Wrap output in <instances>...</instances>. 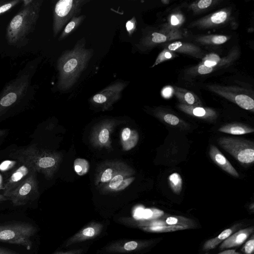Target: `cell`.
Here are the masks:
<instances>
[{"label":"cell","mask_w":254,"mask_h":254,"mask_svg":"<svg viewBox=\"0 0 254 254\" xmlns=\"http://www.w3.org/2000/svg\"><path fill=\"white\" fill-rule=\"evenodd\" d=\"M39 58L28 62L17 76L5 84L0 92V117L22 102L31 99L35 92L32 79Z\"/></svg>","instance_id":"cell-1"},{"label":"cell","mask_w":254,"mask_h":254,"mask_svg":"<svg viewBox=\"0 0 254 254\" xmlns=\"http://www.w3.org/2000/svg\"><path fill=\"white\" fill-rule=\"evenodd\" d=\"M85 43L83 38L72 49L64 52L59 58L57 86L60 90L66 91L71 88L86 67L93 51L85 47Z\"/></svg>","instance_id":"cell-2"},{"label":"cell","mask_w":254,"mask_h":254,"mask_svg":"<svg viewBox=\"0 0 254 254\" xmlns=\"http://www.w3.org/2000/svg\"><path fill=\"white\" fill-rule=\"evenodd\" d=\"M43 0H32L11 19L6 30L5 37L8 44L20 46L33 32L39 17Z\"/></svg>","instance_id":"cell-3"},{"label":"cell","mask_w":254,"mask_h":254,"mask_svg":"<svg viewBox=\"0 0 254 254\" xmlns=\"http://www.w3.org/2000/svg\"><path fill=\"white\" fill-rule=\"evenodd\" d=\"M37 232L36 227L25 222L0 225V242L21 245L30 250L32 246L31 239Z\"/></svg>","instance_id":"cell-4"},{"label":"cell","mask_w":254,"mask_h":254,"mask_svg":"<svg viewBox=\"0 0 254 254\" xmlns=\"http://www.w3.org/2000/svg\"><path fill=\"white\" fill-rule=\"evenodd\" d=\"M218 143L224 150L243 164H250L254 161V144L253 141L242 138L222 137Z\"/></svg>","instance_id":"cell-5"},{"label":"cell","mask_w":254,"mask_h":254,"mask_svg":"<svg viewBox=\"0 0 254 254\" xmlns=\"http://www.w3.org/2000/svg\"><path fill=\"white\" fill-rule=\"evenodd\" d=\"M88 1L85 0H60L54 9L53 30L56 37L63 26L71 18L79 14L82 6Z\"/></svg>","instance_id":"cell-6"},{"label":"cell","mask_w":254,"mask_h":254,"mask_svg":"<svg viewBox=\"0 0 254 254\" xmlns=\"http://www.w3.org/2000/svg\"><path fill=\"white\" fill-rule=\"evenodd\" d=\"M10 156L19 162H26L31 165L38 172L46 171L56 164L53 157L43 153L34 145L16 150Z\"/></svg>","instance_id":"cell-7"},{"label":"cell","mask_w":254,"mask_h":254,"mask_svg":"<svg viewBox=\"0 0 254 254\" xmlns=\"http://www.w3.org/2000/svg\"><path fill=\"white\" fill-rule=\"evenodd\" d=\"M38 194L36 172H35L16 188L3 195L10 200L13 205L18 206L34 201Z\"/></svg>","instance_id":"cell-8"},{"label":"cell","mask_w":254,"mask_h":254,"mask_svg":"<svg viewBox=\"0 0 254 254\" xmlns=\"http://www.w3.org/2000/svg\"><path fill=\"white\" fill-rule=\"evenodd\" d=\"M157 241L151 240H124L114 241L103 247L102 254H132L150 248Z\"/></svg>","instance_id":"cell-9"},{"label":"cell","mask_w":254,"mask_h":254,"mask_svg":"<svg viewBox=\"0 0 254 254\" xmlns=\"http://www.w3.org/2000/svg\"><path fill=\"white\" fill-rule=\"evenodd\" d=\"M19 166L5 181L3 187V195L12 191L32 174L37 172L31 165L26 162H20Z\"/></svg>","instance_id":"cell-10"},{"label":"cell","mask_w":254,"mask_h":254,"mask_svg":"<svg viewBox=\"0 0 254 254\" xmlns=\"http://www.w3.org/2000/svg\"><path fill=\"white\" fill-rule=\"evenodd\" d=\"M103 227V224L100 222H92L69 238L65 243L64 247L94 239L101 235Z\"/></svg>","instance_id":"cell-11"},{"label":"cell","mask_w":254,"mask_h":254,"mask_svg":"<svg viewBox=\"0 0 254 254\" xmlns=\"http://www.w3.org/2000/svg\"><path fill=\"white\" fill-rule=\"evenodd\" d=\"M254 231L253 226L238 230L220 244L219 249H230L242 245L254 234Z\"/></svg>","instance_id":"cell-12"},{"label":"cell","mask_w":254,"mask_h":254,"mask_svg":"<svg viewBox=\"0 0 254 254\" xmlns=\"http://www.w3.org/2000/svg\"><path fill=\"white\" fill-rule=\"evenodd\" d=\"M209 154L213 162L226 172L233 177L236 178L239 177L236 169L215 145L210 146Z\"/></svg>","instance_id":"cell-13"},{"label":"cell","mask_w":254,"mask_h":254,"mask_svg":"<svg viewBox=\"0 0 254 254\" xmlns=\"http://www.w3.org/2000/svg\"><path fill=\"white\" fill-rule=\"evenodd\" d=\"M242 225L243 224L241 223H237L231 227L224 230L217 236L207 240L203 245V250L207 251L216 248L231 235L239 230Z\"/></svg>","instance_id":"cell-14"},{"label":"cell","mask_w":254,"mask_h":254,"mask_svg":"<svg viewBox=\"0 0 254 254\" xmlns=\"http://www.w3.org/2000/svg\"><path fill=\"white\" fill-rule=\"evenodd\" d=\"M125 83L117 82L106 87L100 92L95 94L93 97L94 102L98 104L106 103L108 97L117 98L125 87Z\"/></svg>","instance_id":"cell-15"},{"label":"cell","mask_w":254,"mask_h":254,"mask_svg":"<svg viewBox=\"0 0 254 254\" xmlns=\"http://www.w3.org/2000/svg\"><path fill=\"white\" fill-rule=\"evenodd\" d=\"M159 218L168 225L181 226L186 229H194L197 227V224L193 220L184 216H162Z\"/></svg>","instance_id":"cell-16"},{"label":"cell","mask_w":254,"mask_h":254,"mask_svg":"<svg viewBox=\"0 0 254 254\" xmlns=\"http://www.w3.org/2000/svg\"><path fill=\"white\" fill-rule=\"evenodd\" d=\"M181 109L185 113L202 119L211 121L215 119V112L209 109L202 107H191L187 106H182Z\"/></svg>","instance_id":"cell-17"},{"label":"cell","mask_w":254,"mask_h":254,"mask_svg":"<svg viewBox=\"0 0 254 254\" xmlns=\"http://www.w3.org/2000/svg\"><path fill=\"white\" fill-rule=\"evenodd\" d=\"M218 131L233 135H242L254 131L253 128L241 123H230L221 126Z\"/></svg>","instance_id":"cell-18"},{"label":"cell","mask_w":254,"mask_h":254,"mask_svg":"<svg viewBox=\"0 0 254 254\" xmlns=\"http://www.w3.org/2000/svg\"><path fill=\"white\" fill-rule=\"evenodd\" d=\"M85 16L84 15L76 16L72 17L71 19L67 23L64 29L61 33L59 40H62L67 37L75 28H77L80 24L85 19Z\"/></svg>","instance_id":"cell-19"},{"label":"cell","mask_w":254,"mask_h":254,"mask_svg":"<svg viewBox=\"0 0 254 254\" xmlns=\"http://www.w3.org/2000/svg\"><path fill=\"white\" fill-rule=\"evenodd\" d=\"M142 231L150 233H166L186 230V228L181 226L163 225L148 226L140 228Z\"/></svg>","instance_id":"cell-20"},{"label":"cell","mask_w":254,"mask_h":254,"mask_svg":"<svg viewBox=\"0 0 254 254\" xmlns=\"http://www.w3.org/2000/svg\"><path fill=\"white\" fill-rule=\"evenodd\" d=\"M169 184L173 192L176 194H180L183 186L182 179L177 173H174L169 177Z\"/></svg>","instance_id":"cell-21"},{"label":"cell","mask_w":254,"mask_h":254,"mask_svg":"<svg viewBox=\"0 0 254 254\" xmlns=\"http://www.w3.org/2000/svg\"><path fill=\"white\" fill-rule=\"evenodd\" d=\"M235 100L236 104L242 108L252 110L254 108V101L250 97L244 94L237 95Z\"/></svg>","instance_id":"cell-22"},{"label":"cell","mask_w":254,"mask_h":254,"mask_svg":"<svg viewBox=\"0 0 254 254\" xmlns=\"http://www.w3.org/2000/svg\"><path fill=\"white\" fill-rule=\"evenodd\" d=\"M74 168L78 175L83 176L88 172L89 164L86 159L77 158L74 161Z\"/></svg>","instance_id":"cell-23"},{"label":"cell","mask_w":254,"mask_h":254,"mask_svg":"<svg viewBox=\"0 0 254 254\" xmlns=\"http://www.w3.org/2000/svg\"><path fill=\"white\" fill-rule=\"evenodd\" d=\"M138 140V134L135 130L130 132L129 138L126 141H122L123 149L125 150H129L134 147Z\"/></svg>","instance_id":"cell-24"},{"label":"cell","mask_w":254,"mask_h":254,"mask_svg":"<svg viewBox=\"0 0 254 254\" xmlns=\"http://www.w3.org/2000/svg\"><path fill=\"white\" fill-rule=\"evenodd\" d=\"M22 2V0H4L0 1V15L8 11L15 5L19 2Z\"/></svg>","instance_id":"cell-25"},{"label":"cell","mask_w":254,"mask_h":254,"mask_svg":"<svg viewBox=\"0 0 254 254\" xmlns=\"http://www.w3.org/2000/svg\"><path fill=\"white\" fill-rule=\"evenodd\" d=\"M241 251L242 254H254V235L253 234L244 243Z\"/></svg>","instance_id":"cell-26"},{"label":"cell","mask_w":254,"mask_h":254,"mask_svg":"<svg viewBox=\"0 0 254 254\" xmlns=\"http://www.w3.org/2000/svg\"><path fill=\"white\" fill-rule=\"evenodd\" d=\"M227 18V13L224 11H219L212 15L211 20L216 24H219L224 22Z\"/></svg>","instance_id":"cell-27"},{"label":"cell","mask_w":254,"mask_h":254,"mask_svg":"<svg viewBox=\"0 0 254 254\" xmlns=\"http://www.w3.org/2000/svg\"><path fill=\"white\" fill-rule=\"evenodd\" d=\"M164 121L172 126H178L180 124V120L177 116L171 114H167L163 117Z\"/></svg>","instance_id":"cell-28"},{"label":"cell","mask_w":254,"mask_h":254,"mask_svg":"<svg viewBox=\"0 0 254 254\" xmlns=\"http://www.w3.org/2000/svg\"><path fill=\"white\" fill-rule=\"evenodd\" d=\"M123 180V177L121 175H118L115 176L110 181L109 183V187L112 189L115 190L121 183Z\"/></svg>","instance_id":"cell-29"},{"label":"cell","mask_w":254,"mask_h":254,"mask_svg":"<svg viewBox=\"0 0 254 254\" xmlns=\"http://www.w3.org/2000/svg\"><path fill=\"white\" fill-rule=\"evenodd\" d=\"M151 36L152 41L155 43H163L167 40L166 36L159 33L154 32Z\"/></svg>","instance_id":"cell-30"},{"label":"cell","mask_w":254,"mask_h":254,"mask_svg":"<svg viewBox=\"0 0 254 254\" xmlns=\"http://www.w3.org/2000/svg\"><path fill=\"white\" fill-rule=\"evenodd\" d=\"M134 180V177H130L125 180H123L120 185L115 189L116 190H122L128 187Z\"/></svg>","instance_id":"cell-31"},{"label":"cell","mask_w":254,"mask_h":254,"mask_svg":"<svg viewBox=\"0 0 254 254\" xmlns=\"http://www.w3.org/2000/svg\"><path fill=\"white\" fill-rule=\"evenodd\" d=\"M109 137V132L107 129H103L99 134V140L101 143H106Z\"/></svg>","instance_id":"cell-32"},{"label":"cell","mask_w":254,"mask_h":254,"mask_svg":"<svg viewBox=\"0 0 254 254\" xmlns=\"http://www.w3.org/2000/svg\"><path fill=\"white\" fill-rule=\"evenodd\" d=\"M113 171L110 168H108L104 171L101 177V181L102 182H107L110 181Z\"/></svg>","instance_id":"cell-33"},{"label":"cell","mask_w":254,"mask_h":254,"mask_svg":"<svg viewBox=\"0 0 254 254\" xmlns=\"http://www.w3.org/2000/svg\"><path fill=\"white\" fill-rule=\"evenodd\" d=\"M227 40V38L225 36L219 35L213 37L211 41L215 44H221L225 43Z\"/></svg>","instance_id":"cell-34"},{"label":"cell","mask_w":254,"mask_h":254,"mask_svg":"<svg viewBox=\"0 0 254 254\" xmlns=\"http://www.w3.org/2000/svg\"><path fill=\"white\" fill-rule=\"evenodd\" d=\"M126 29L127 31L128 32L129 35L133 32L135 27V20H133V18L130 20H128L126 23Z\"/></svg>","instance_id":"cell-35"},{"label":"cell","mask_w":254,"mask_h":254,"mask_svg":"<svg viewBox=\"0 0 254 254\" xmlns=\"http://www.w3.org/2000/svg\"><path fill=\"white\" fill-rule=\"evenodd\" d=\"M212 71L211 67H208L205 65H201L198 68V72L201 74H204L210 73Z\"/></svg>","instance_id":"cell-36"},{"label":"cell","mask_w":254,"mask_h":254,"mask_svg":"<svg viewBox=\"0 0 254 254\" xmlns=\"http://www.w3.org/2000/svg\"><path fill=\"white\" fill-rule=\"evenodd\" d=\"M83 250L82 249L71 250L65 252H58L54 254H83Z\"/></svg>","instance_id":"cell-37"},{"label":"cell","mask_w":254,"mask_h":254,"mask_svg":"<svg viewBox=\"0 0 254 254\" xmlns=\"http://www.w3.org/2000/svg\"><path fill=\"white\" fill-rule=\"evenodd\" d=\"M184 98L186 102L189 105H193L195 102L193 95L190 92L185 94Z\"/></svg>","instance_id":"cell-38"},{"label":"cell","mask_w":254,"mask_h":254,"mask_svg":"<svg viewBox=\"0 0 254 254\" xmlns=\"http://www.w3.org/2000/svg\"><path fill=\"white\" fill-rule=\"evenodd\" d=\"M211 2V0H201L198 2L197 5L201 9L205 8L210 5Z\"/></svg>","instance_id":"cell-39"},{"label":"cell","mask_w":254,"mask_h":254,"mask_svg":"<svg viewBox=\"0 0 254 254\" xmlns=\"http://www.w3.org/2000/svg\"><path fill=\"white\" fill-rule=\"evenodd\" d=\"M131 130L129 128H125L122 133V141L127 140L129 137L130 134Z\"/></svg>","instance_id":"cell-40"},{"label":"cell","mask_w":254,"mask_h":254,"mask_svg":"<svg viewBox=\"0 0 254 254\" xmlns=\"http://www.w3.org/2000/svg\"><path fill=\"white\" fill-rule=\"evenodd\" d=\"M182 45L183 44L181 42L177 41L169 45L168 46V48L171 51H175L178 48H179L180 47H181Z\"/></svg>","instance_id":"cell-41"},{"label":"cell","mask_w":254,"mask_h":254,"mask_svg":"<svg viewBox=\"0 0 254 254\" xmlns=\"http://www.w3.org/2000/svg\"><path fill=\"white\" fill-rule=\"evenodd\" d=\"M205 59H206L205 61L214 62L216 63L218 62L220 60L219 57L215 54L208 55L205 57Z\"/></svg>","instance_id":"cell-42"},{"label":"cell","mask_w":254,"mask_h":254,"mask_svg":"<svg viewBox=\"0 0 254 254\" xmlns=\"http://www.w3.org/2000/svg\"><path fill=\"white\" fill-rule=\"evenodd\" d=\"M204 254H209L205 253ZM216 254H242V253L236 251L234 249H226Z\"/></svg>","instance_id":"cell-43"},{"label":"cell","mask_w":254,"mask_h":254,"mask_svg":"<svg viewBox=\"0 0 254 254\" xmlns=\"http://www.w3.org/2000/svg\"><path fill=\"white\" fill-rule=\"evenodd\" d=\"M0 254H19L9 249L0 247Z\"/></svg>","instance_id":"cell-44"},{"label":"cell","mask_w":254,"mask_h":254,"mask_svg":"<svg viewBox=\"0 0 254 254\" xmlns=\"http://www.w3.org/2000/svg\"><path fill=\"white\" fill-rule=\"evenodd\" d=\"M172 92V89L170 87H167L165 88L162 92L163 95L165 97H170Z\"/></svg>","instance_id":"cell-45"},{"label":"cell","mask_w":254,"mask_h":254,"mask_svg":"<svg viewBox=\"0 0 254 254\" xmlns=\"http://www.w3.org/2000/svg\"><path fill=\"white\" fill-rule=\"evenodd\" d=\"M171 24L173 25H176L179 23V20L176 16L173 15L171 17Z\"/></svg>","instance_id":"cell-46"},{"label":"cell","mask_w":254,"mask_h":254,"mask_svg":"<svg viewBox=\"0 0 254 254\" xmlns=\"http://www.w3.org/2000/svg\"><path fill=\"white\" fill-rule=\"evenodd\" d=\"M216 64L217 63L216 62L208 61H205L204 63V65L208 67H211L212 66L216 65Z\"/></svg>","instance_id":"cell-47"},{"label":"cell","mask_w":254,"mask_h":254,"mask_svg":"<svg viewBox=\"0 0 254 254\" xmlns=\"http://www.w3.org/2000/svg\"><path fill=\"white\" fill-rule=\"evenodd\" d=\"M164 57L166 59H170L172 57V54L169 52H166L164 53Z\"/></svg>","instance_id":"cell-48"},{"label":"cell","mask_w":254,"mask_h":254,"mask_svg":"<svg viewBox=\"0 0 254 254\" xmlns=\"http://www.w3.org/2000/svg\"><path fill=\"white\" fill-rule=\"evenodd\" d=\"M7 199L3 194L0 193V201H4L7 200Z\"/></svg>","instance_id":"cell-49"},{"label":"cell","mask_w":254,"mask_h":254,"mask_svg":"<svg viewBox=\"0 0 254 254\" xmlns=\"http://www.w3.org/2000/svg\"><path fill=\"white\" fill-rule=\"evenodd\" d=\"M5 133V131L3 130H0V137Z\"/></svg>","instance_id":"cell-50"}]
</instances>
